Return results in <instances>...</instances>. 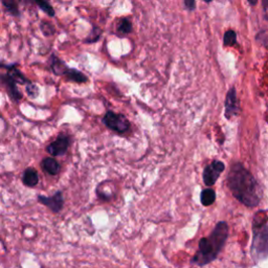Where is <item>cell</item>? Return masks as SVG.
<instances>
[{"mask_svg":"<svg viewBox=\"0 0 268 268\" xmlns=\"http://www.w3.org/2000/svg\"><path fill=\"white\" fill-rule=\"evenodd\" d=\"M226 183L233 196L247 207H256L262 199V187L255 176L241 164L232 166Z\"/></svg>","mask_w":268,"mask_h":268,"instance_id":"obj_1","label":"cell"},{"mask_svg":"<svg viewBox=\"0 0 268 268\" xmlns=\"http://www.w3.org/2000/svg\"><path fill=\"white\" fill-rule=\"evenodd\" d=\"M228 238V225L225 221L218 222L210 236L201 238L198 251L192 259V263L205 266L215 261L226 243Z\"/></svg>","mask_w":268,"mask_h":268,"instance_id":"obj_2","label":"cell"},{"mask_svg":"<svg viewBox=\"0 0 268 268\" xmlns=\"http://www.w3.org/2000/svg\"><path fill=\"white\" fill-rule=\"evenodd\" d=\"M251 255L255 263L264 261L268 255V225L266 211L258 212L253 221V242Z\"/></svg>","mask_w":268,"mask_h":268,"instance_id":"obj_3","label":"cell"},{"mask_svg":"<svg viewBox=\"0 0 268 268\" xmlns=\"http://www.w3.org/2000/svg\"><path fill=\"white\" fill-rule=\"evenodd\" d=\"M103 123L112 131L117 133H125L130 129V122L128 118L120 113H115L113 111H107L103 117Z\"/></svg>","mask_w":268,"mask_h":268,"instance_id":"obj_4","label":"cell"},{"mask_svg":"<svg viewBox=\"0 0 268 268\" xmlns=\"http://www.w3.org/2000/svg\"><path fill=\"white\" fill-rule=\"evenodd\" d=\"M225 170V165L220 161H213L206 166L203 171V182L207 186H212L216 183L221 173Z\"/></svg>","mask_w":268,"mask_h":268,"instance_id":"obj_5","label":"cell"},{"mask_svg":"<svg viewBox=\"0 0 268 268\" xmlns=\"http://www.w3.org/2000/svg\"><path fill=\"white\" fill-rule=\"evenodd\" d=\"M225 112L224 115L227 120H231L232 117L237 116L239 113V102H238L237 98V92L236 88L232 87L230 90L227 91L226 97H225Z\"/></svg>","mask_w":268,"mask_h":268,"instance_id":"obj_6","label":"cell"},{"mask_svg":"<svg viewBox=\"0 0 268 268\" xmlns=\"http://www.w3.org/2000/svg\"><path fill=\"white\" fill-rule=\"evenodd\" d=\"M38 201L42 203L43 205L47 206L49 210L54 213H59L63 207L64 204V198L63 195L60 191H58L55 193V195L51 197H46V196H38Z\"/></svg>","mask_w":268,"mask_h":268,"instance_id":"obj_7","label":"cell"},{"mask_svg":"<svg viewBox=\"0 0 268 268\" xmlns=\"http://www.w3.org/2000/svg\"><path fill=\"white\" fill-rule=\"evenodd\" d=\"M69 147V137L65 134H60L55 142L46 147V151L53 156H60L66 153Z\"/></svg>","mask_w":268,"mask_h":268,"instance_id":"obj_8","label":"cell"},{"mask_svg":"<svg viewBox=\"0 0 268 268\" xmlns=\"http://www.w3.org/2000/svg\"><path fill=\"white\" fill-rule=\"evenodd\" d=\"M0 82H1L5 86L6 91L9 95V97H11L13 101L18 102V101L21 100L22 94L19 92L18 88H17V84L7 75L0 74Z\"/></svg>","mask_w":268,"mask_h":268,"instance_id":"obj_9","label":"cell"},{"mask_svg":"<svg viewBox=\"0 0 268 268\" xmlns=\"http://www.w3.org/2000/svg\"><path fill=\"white\" fill-rule=\"evenodd\" d=\"M22 182L24 185L29 186V187H34L38 184L39 175L35 169H33V168L26 169L23 173V176H22Z\"/></svg>","mask_w":268,"mask_h":268,"instance_id":"obj_10","label":"cell"},{"mask_svg":"<svg viewBox=\"0 0 268 268\" xmlns=\"http://www.w3.org/2000/svg\"><path fill=\"white\" fill-rule=\"evenodd\" d=\"M41 166L43 168V170L48 173L49 175H57L60 171V165L52 157H46L42 161Z\"/></svg>","mask_w":268,"mask_h":268,"instance_id":"obj_11","label":"cell"},{"mask_svg":"<svg viewBox=\"0 0 268 268\" xmlns=\"http://www.w3.org/2000/svg\"><path fill=\"white\" fill-rule=\"evenodd\" d=\"M64 77L67 79L68 81L76 82V83H86L88 81L87 77L83 73L78 71V69L71 68V67L67 69V72L65 73Z\"/></svg>","mask_w":268,"mask_h":268,"instance_id":"obj_12","label":"cell"},{"mask_svg":"<svg viewBox=\"0 0 268 268\" xmlns=\"http://www.w3.org/2000/svg\"><path fill=\"white\" fill-rule=\"evenodd\" d=\"M51 68L55 75L64 76L69 67L61 60V59H59L58 57L53 55L51 59Z\"/></svg>","mask_w":268,"mask_h":268,"instance_id":"obj_13","label":"cell"},{"mask_svg":"<svg viewBox=\"0 0 268 268\" xmlns=\"http://www.w3.org/2000/svg\"><path fill=\"white\" fill-rule=\"evenodd\" d=\"M215 200H216V193L213 188L208 187L201 192L200 201H201L202 205L210 206L215 202Z\"/></svg>","mask_w":268,"mask_h":268,"instance_id":"obj_14","label":"cell"},{"mask_svg":"<svg viewBox=\"0 0 268 268\" xmlns=\"http://www.w3.org/2000/svg\"><path fill=\"white\" fill-rule=\"evenodd\" d=\"M117 31H118V33H122V34L131 33L132 32L131 21L129 20L128 18L121 19V21H120V23H118V26H117Z\"/></svg>","mask_w":268,"mask_h":268,"instance_id":"obj_15","label":"cell"},{"mask_svg":"<svg viewBox=\"0 0 268 268\" xmlns=\"http://www.w3.org/2000/svg\"><path fill=\"white\" fill-rule=\"evenodd\" d=\"M236 41H237V34H236V32L232 31V29L225 32L224 37H223L224 46H233V45L236 44Z\"/></svg>","mask_w":268,"mask_h":268,"instance_id":"obj_16","label":"cell"},{"mask_svg":"<svg viewBox=\"0 0 268 268\" xmlns=\"http://www.w3.org/2000/svg\"><path fill=\"white\" fill-rule=\"evenodd\" d=\"M2 4H3V6L5 7V9L9 14H12L13 16H19V15H20V12H19L17 2H15V1H6V0H3Z\"/></svg>","mask_w":268,"mask_h":268,"instance_id":"obj_17","label":"cell"},{"mask_svg":"<svg viewBox=\"0 0 268 268\" xmlns=\"http://www.w3.org/2000/svg\"><path fill=\"white\" fill-rule=\"evenodd\" d=\"M36 3L48 16H51V17H54L55 16L54 8H53V6L51 4H49L48 2H46V1H36Z\"/></svg>","mask_w":268,"mask_h":268,"instance_id":"obj_18","label":"cell"},{"mask_svg":"<svg viewBox=\"0 0 268 268\" xmlns=\"http://www.w3.org/2000/svg\"><path fill=\"white\" fill-rule=\"evenodd\" d=\"M41 31L43 32V34L45 36H52V35L55 34L56 28H55V26L51 22L43 21L41 23Z\"/></svg>","mask_w":268,"mask_h":268,"instance_id":"obj_19","label":"cell"},{"mask_svg":"<svg viewBox=\"0 0 268 268\" xmlns=\"http://www.w3.org/2000/svg\"><path fill=\"white\" fill-rule=\"evenodd\" d=\"M26 92L32 98H35L39 94V89L35 84L31 83V84L26 85Z\"/></svg>","mask_w":268,"mask_h":268,"instance_id":"obj_20","label":"cell"},{"mask_svg":"<svg viewBox=\"0 0 268 268\" xmlns=\"http://www.w3.org/2000/svg\"><path fill=\"white\" fill-rule=\"evenodd\" d=\"M184 6L188 9V11H193L196 6V2L194 1V0H185Z\"/></svg>","mask_w":268,"mask_h":268,"instance_id":"obj_21","label":"cell"},{"mask_svg":"<svg viewBox=\"0 0 268 268\" xmlns=\"http://www.w3.org/2000/svg\"><path fill=\"white\" fill-rule=\"evenodd\" d=\"M250 4H253V5H255V4H257V1H254V2H251V1H250Z\"/></svg>","mask_w":268,"mask_h":268,"instance_id":"obj_22","label":"cell"}]
</instances>
